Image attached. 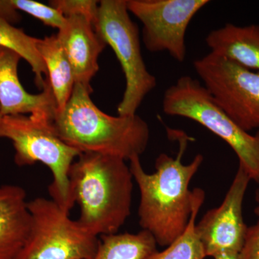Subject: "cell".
<instances>
[{"label":"cell","instance_id":"cell-1","mask_svg":"<svg viewBox=\"0 0 259 259\" xmlns=\"http://www.w3.org/2000/svg\"><path fill=\"white\" fill-rule=\"evenodd\" d=\"M175 136L180 141L176 158L161 153L155 162L154 173L145 171L140 157L132 158L129 165L141 193L140 226L163 247L171 244L188 226L194 202V192L189 187L204 160L197 154L191 163H182L190 138L180 131Z\"/></svg>","mask_w":259,"mask_h":259},{"label":"cell","instance_id":"cell-2","mask_svg":"<svg viewBox=\"0 0 259 259\" xmlns=\"http://www.w3.org/2000/svg\"><path fill=\"white\" fill-rule=\"evenodd\" d=\"M70 196L79 224L98 237L118 232L131 214L134 177L122 158L81 153L70 168Z\"/></svg>","mask_w":259,"mask_h":259},{"label":"cell","instance_id":"cell-3","mask_svg":"<svg viewBox=\"0 0 259 259\" xmlns=\"http://www.w3.org/2000/svg\"><path fill=\"white\" fill-rule=\"evenodd\" d=\"M91 93L75 83L67 105L51 121L54 132L81 153H100L129 161L140 157L149 142L147 122L137 114L107 115L94 103Z\"/></svg>","mask_w":259,"mask_h":259},{"label":"cell","instance_id":"cell-4","mask_svg":"<svg viewBox=\"0 0 259 259\" xmlns=\"http://www.w3.org/2000/svg\"><path fill=\"white\" fill-rule=\"evenodd\" d=\"M162 109L167 115L190 119L221 138L233 150L239 166L259 185V131L242 129L218 105L199 79L182 76L166 89Z\"/></svg>","mask_w":259,"mask_h":259},{"label":"cell","instance_id":"cell-5","mask_svg":"<svg viewBox=\"0 0 259 259\" xmlns=\"http://www.w3.org/2000/svg\"><path fill=\"white\" fill-rule=\"evenodd\" d=\"M49 121L28 115H5L0 125V139L13 143L15 162L19 166L40 162L52 172L49 193L61 207L71 210L74 203L70 196V168L81 154L65 144L54 132Z\"/></svg>","mask_w":259,"mask_h":259},{"label":"cell","instance_id":"cell-6","mask_svg":"<svg viewBox=\"0 0 259 259\" xmlns=\"http://www.w3.org/2000/svg\"><path fill=\"white\" fill-rule=\"evenodd\" d=\"M95 30L115 52L125 75V89L117 106L120 116L136 115L141 103L157 85L141 54L139 31L131 20L127 0L99 2Z\"/></svg>","mask_w":259,"mask_h":259},{"label":"cell","instance_id":"cell-7","mask_svg":"<svg viewBox=\"0 0 259 259\" xmlns=\"http://www.w3.org/2000/svg\"><path fill=\"white\" fill-rule=\"evenodd\" d=\"M28 209L30 233L15 259H93L100 240L71 219L70 211L44 197L28 202Z\"/></svg>","mask_w":259,"mask_h":259},{"label":"cell","instance_id":"cell-8","mask_svg":"<svg viewBox=\"0 0 259 259\" xmlns=\"http://www.w3.org/2000/svg\"><path fill=\"white\" fill-rule=\"evenodd\" d=\"M199 81L218 105L242 129L259 131V71L209 52L196 59Z\"/></svg>","mask_w":259,"mask_h":259},{"label":"cell","instance_id":"cell-9","mask_svg":"<svg viewBox=\"0 0 259 259\" xmlns=\"http://www.w3.org/2000/svg\"><path fill=\"white\" fill-rule=\"evenodd\" d=\"M208 0H127L130 14L143 25V41L151 52H168L179 62L187 56L186 32Z\"/></svg>","mask_w":259,"mask_h":259},{"label":"cell","instance_id":"cell-10","mask_svg":"<svg viewBox=\"0 0 259 259\" xmlns=\"http://www.w3.org/2000/svg\"><path fill=\"white\" fill-rule=\"evenodd\" d=\"M250 181L248 174L239 166L222 204L206 212L195 225L206 257L241 253L248 228L243 220V204Z\"/></svg>","mask_w":259,"mask_h":259},{"label":"cell","instance_id":"cell-11","mask_svg":"<svg viewBox=\"0 0 259 259\" xmlns=\"http://www.w3.org/2000/svg\"><path fill=\"white\" fill-rule=\"evenodd\" d=\"M22 58L15 51L0 47V106L5 115H28L51 121L56 105L50 86L46 82L40 93L32 95L23 88L18 76Z\"/></svg>","mask_w":259,"mask_h":259},{"label":"cell","instance_id":"cell-12","mask_svg":"<svg viewBox=\"0 0 259 259\" xmlns=\"http://www.w3.org/2000/svg\"><path fill=\"white\" fill-rule=\"evenodd\" d=\"M66 18L56 35L72 66L75 83L93 92L90 83L99 71V56L106 48V42L86 17L72 15Z\"/></svg>","mask_w":259,"mask_h":259},{"label":"cell","instance_id":"cell-13","mask_svg":"<svg viewBox=\"0 0 259 259\" xmlns=\"http://www.w3.org/2000/svg\"><path fill=\"white\" fill-rule=\"evenodd\" d=\"M26 192L18 185H0V259H15L30 233Z\"/></svg>","mask_w":259,"mask_h":259},{"label":"cell","instance_id":"cell-14","mask_svg":"<svg viewBox=\"0 0 259 259\" xmlns=\"http://www.w3.org/2000/svg\"><path fill=\"white\" fill-rule=\"evenodd\" d=\"M205 41L211 53L259 71V25L226 24L209 32Z\"/></svg>","mask_w":259,"mask_h":259},{"label":"cell","instance_id":"cell-15","mask_svg":"<svg viewBox=\"0 0 259 259\" xmlns=\"http://www.w3.org/2000/svg\"><path fill=\"white\" fill-rule=\"evenodd\" d=\"M37 48L47 68V79L55 100L57 113L64 110L74 90L72 66L57 35L38 38Z\"/></svg>","mask_w":259,"mask_h":259},{"label":"cell","instance_id":"cell-16","mask_svg":"<svg viewBox=\"0 0 259 259\" xmlns=\"http://www.w3.org/2000/svg\"><path fill=\"white\" fill-rule=\"evenodd\" d=\"M156 250L157 243L148 231L117 233L101 236L93 259H146Z\"/></svg>","mask_w":259,"mask_h":259},{"label":"cell","instance_id":"cell-17","mask_svg":"<svg viewBox=\"0 0 259 259\" xmlns=\"http://www.w3.org/2000/svg\"><path fill=\"white\" fill-rule=\"evenodd\" d=\"M38 38L30 36L21 29L0 18V47L15 51L27 61L35 74V84L42 90L47 78V71L41 56L37 51Z\"/></svg>","mask_w":259,"mask_h":259},{"label":"cell","instance_id":"cell-18","mask_svg":"<svg viewBox=\"0 0 259 259\" xmlns=\"http://www.w3.org/2000/svg\"><path fill=\"white\" fill-rule=\"evenodd\" d=\"M194 192L193 208L188 226L185 232L166 249L156 250L146 259H204L206 258L203 245L195 231L196 218L204 200V192L195 188Z\"/></svg>","mask_w":259,"mask_h":259},{"label":"cell","instance_id":"cell-19","mask_svg":"<svg viewBox=\"0 0 259 259\" xmlns=\"http://www.w3.org/2000/svg\"><path fill=\"white\" fill-rule=\"evenodd\" d=\"M11 2L16 10L31 15L47 26L60 30L66 23V18L64 15L49 5L42 4L33 0H11Z\"/></svg>","mask_w":259,"mask_h":259},{"label":"cell","instance_id":"cell-20","mask_svg":"<svg viewBox=\"0 0 259 259\" xmlns=\"http://www.w3.org/2000/svg\"><path fill=\"white\" fill-rule=\"evenodd\" d=\"M49 5L59 10L65 18L72 15H81L91 20L95 26L97 23L99 2L95 0H53L49 2Z\"/></svg>","mask_w":259,"mask_h":259},{"label":"cell","instance_id":"cell-21","mask_svg":"<svg viewBox=\"0 0 259 259\" xmlns=\"http://www.w3.org/2000/svg\"><path fill=\"white\" fill-rule=\"evenodd\" d=\"M240 255L241 259H259V219L255 225L248 227Z\"/></svg>","mask_w":259,"mask_h":259},{"label":"cell","instance_id":"cell-22","mask_svg":"<svg viewBox=\"0 0 259 259\" xmlns=\"http://www.w3.org/2000/svg\"><path fill=\"white\" fill-rule=\"evenodd\" d=\"M0 18L13 25L20 21L18 11L12 4L11 0H0Z\"/></svg>","mask_w":259,"mask_h":259},{"label":"cell","instance_id":"cell-23","mask_svg":"<svg viewBox=\"0 0 259 259\" xmlns=\"http://www.w3.org/2000/svg\"><path fill=\"white\" fill-rule=\"evenodd\" d=\"M214 259H241L239 253H221L213 257Z\"/></svg>","mask_w":259,"mask_h":259},{"label":"cell","instance_id":"cell-24","mask_svg":"<svg viewBox=\"0 0 259 259\" xmlns=\"http://www.w3.org/2000/svg\"><path fill=\"white\" fill-rule=\"evenodd\" d=\"M255 202H256L257 206L255 207V208L254 209V212L255 214H256L257 216H258V219H259V194L257 193V192H255Z\"/></svg>","mask_w":259,"mask_h":259},{"label":"cell","instance_id":"cell-25","mask_svg":"<svg viewBox=\"0 0 259 259\" xmlns=\"http://www.w3.org/2000/svg\"><path fill=\"white\" fill-rule=\"evenodd\" d=\"M3 117H4V115H3V112H2L1 106H0V125H1Z\"/></svg>","mask_w":259,"mask_h":259},{"label":"cell","instance_id":"cell-26","mask_svg":"<svg viewBox=\"0 0 259 259\" xmlns=\"http://www.w3.org/2000/svg\"><path fill=\"white\" fill-rule=\"evenodd\" d=\"M256 192H257V193H258V194H259V189H258V190H257V191H256Z\"/></svg>","mask_w":259,"mask_h":259}]
</instances>
